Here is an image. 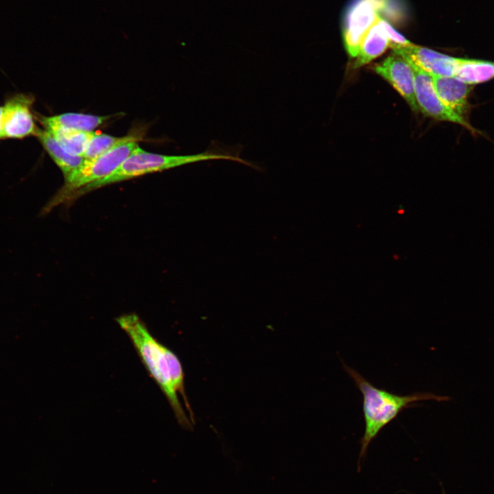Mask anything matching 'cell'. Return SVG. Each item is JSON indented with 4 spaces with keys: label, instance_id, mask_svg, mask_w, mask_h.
<instances>
[{
    "label": "cell",
    "instance_id": "6da1fadb",
    "mask_svg": "<svg viewBox=\"0 0 494 494\" xmlns=\"http://www.w3.org/2000/svg\"><path fill=\"white\" fill-rule=\"evenodd\" d=\"M116 321L130 338L148 372L167 398L178 423L185 429L193 428L178 397V393L182 395L193 421L185 392L184 372L178 357L150 333L137 314L122 315L117 318Z\"/></svg>",
    "mask_w": 494,
    "mask_h": 494
},
{
    "label": "cell",
    "instance_id": "7a4b0ae2",
    "mask_svg": "<svg viewBox=\"0 0 494 494\" xmlns=\"http://www.w3.org/2000/svg\"><path fill=\"white\" fill-rule=\"evenodd\" d=\"M343 368L353 379L362 395V410L364 419V432L360 440V451L357 461V471H360L362 460L365 458L370 443L381 430L392 422L404 410L416 406V402L434 400L446 401L447 396L431 392H414L399 395L375 386L357 370L342 361Z\"/></svg>",
    "mask_w": 494,
    "mask_h": 494
},
{
    "label": "cell",
    "instance_id": "3957f363",
    "mask_svg": "<svg viewBox=\"0 0 494 494\" xmlns=\"http://www.w3.org/2000/svg\"><path fill=\"white\" fill-rule=\"evenodd\" d=\"M211 160H229L247 164L239 154L222 148H212L207 151L190 155H163L142 150L139 145L129 156L110 175L93 182L74 192L69 202L84 193L107 185L124 181L145 174L166 170L184 165Z\"/></svg>",
    "mask_w": 494,
    "mask_h": 494
},
{
    "label": "cell",
    "instance_id": "277c9868",
    "mask_svg": "<svg viewBox=\"0 0 494 494\" xmlns=\"http://www.w3.org/2000/svg\"><path fill=\"white\" fill-rule=\"evenodd\" d=\"M138 145L137 140H134L124 143L95 158H85L83 164L65 178L64 184L44 206L40 214L47 215L58 205L67 203L70 196L76 191L110 175Z\"/></svg>",
    "mask_w": 494,
    "mask_h": 494
},
{
    "label": "cell",
    "instance_id": "5b68a950",
    "mask_svg": "<svg viewBox=\"0 0 494 494\" xmlns=\"http://www.w3.org/2000/svg\"><path fill=\"white\" fill-rule=\"evenodd\" d=\"M389 0H353L344 20V40L348 54L357 57L361 43L376 22L379 12H385Z\"/></svg>",
    "mask_w": 494,
    "mask_h": 494
},
{
    "label": "cell",
    "instance_id": "8992f818",
    "mask_svg": "<svg viewBox=\"0 0 494 494\" xmlns=\"http://www.w3.org/2000/svg\"><path fill=\"white\" fill-rule=\"evenodd\" d=\"M34 98L27 93L10 95L3 106L2 126L4 139H23L36 137L39 128L32 111Z\"/></svg>",
    "mask_w": 494,
    "mask_h": 494
},
{
    "label": "cell",
    "instance_id": "52a82bcc",
    "mask_svg": "<svg viewBox=\"0 0 494 494\" xmlns=\"http://www.w3.org/2000/svg\"><path fill=\"white\" fill-rule=\"evenodd\" d=\"M406 61L413 70L415 98L419 109L424 115L435 119L458 124L472 132H476L466 119L457 115L442 102L436 93L430 74L414 62Z\"/></svg>",
    "mask_w": 494,
    "mask_h": 494
},
{
    "label": "cell",
    "instance_id": "ba28073f",
    "mask_svg": "<svg viewBox=\"0 0 494 494\" xmlns=\"http://www.w3.org/2000/svg\"><path fill=\"white\" fill-rule=\"evenodd\" d=\"M395 54L411 61L430 74L454 77L458 58L416 46L390 45Z\"/></svg>",
    "mask_w": 494,
    "mask_h": 494
},
{
    "label": "cell",
    "instance_id": "9c48e42d",
    "mask_svg": "<svg viewBox=\"0 0 494 494\" xmlns=\"http://www.w3.org/2000/svg\"><path fill=\"white\" fill-rule=\"evenodd\" d=\"M374 69L399 93L412 110H419L415 98L414 73L408 61L393 55L377 64Z\"/></svg>",
    "mask_w": 494,
    "mask_h": 494
},
{
    "label": "cell",
    "instance_id": "30bf717a",
    "mask_svg": "<svg viewBox=\"0 0 494 494\" xmlns=\"http://www.w3.org/2000/svg\"><path fill=\"white\" fill-rule=\"evenodd\" d=\"M430 75L436 93L442 102L457 115L464 118L469 107V84L454 77L434 74Z\"/></svg>",
    "mask_w": 494,
    "mask_h": 494
},
{
    "label": "cell",
    "instance_id": "8fae6325",
    "mask_svg": "<svg viewBox=\"0 0 494 494\" xmlns=\"http://www.w3.org/2000/svg\"><path fill=\"white\" fill-rule=\"evenodd\" d=\"M110 118L109 116H96L82 113H68L51 117L40 115V123L45 130L64 128L83 132H92Z\"/></svg>",
    "mask_w": 494,
    "mask_h": 494
},
{
    "label": "cell",
    "instance_id": "7c38bea8",
    "mask_svg": "<svg viewBox=\"0 0 494 494\" xmlns=\"http://www.w3.org/2000/svg\"><path fill=\"white\" fill-rule=\"evenodd\" d=\"M36 137L50 156L51 159L62 171L67 178L84 162L83 156H75L67 152L46 130L39 128Z\"/></svg>",
    "mask_w": 494,
    "mask_h": 494
},
{
    "label": "cell",
    "instance_id": "4fadbf2b",
    "mask_svg": "<svg viewBox=\"0 0 494 494\" xmlns=\"http://www.w3.org/2000/svg\"><path fill=\"white\" fill-rule=\"evenodd\" d=\"M378 16V18H379ZM378 18L364 38L357 56L354 67L357 68L370 62L382 54L389 47L386 33Z\"/></svg>",
    "mask_w": 494,
    "mask_h": 494
},
{
    "label": "cell",
    "instance_id": "5bb4252c",
    "mask_svg": "<svg viewBox=\"0 0 494 494\" xmlns=\"http://www.w3.org/2000/svg\"><path fill=\"white\" fill-rule=\"evenodd\" d=\"M454 77L469 85L486 82L494 78V62L458 58Z\"/></svg>",
    "mask_w": 494,
    "mask_h": 494
},
{
    "label": "cell",
    "instance_id": "9a60e30c",
    "mask_svg": "<svg viewBox=\"0 0 494 494\" xmlns=\"http://www.w3.org/2000/svg\"><path fill=\"white\" fill-rule=\"evenodd\" d=\"M49 132L58 143L69 154L82 156L93 134V132L53 128Z\"/></svg>",
    "mask_w": 494,
    "mask_h": 494
},
{
    "label": "cell",
    "instance_id": "2e32d148",
    "mask_svg": "<svg viewBox=\"0 0 494 494\" xmlns=\"http://www.w3.org/2000/svg\"><path fill=\"white\" fill-rule=\"evenodd\" d=\"M134 140H137V138L132 135L117 137L106 134L93 132L87 149L82 156L86 159H93L124 143Z\"/></svg>",
    "mask_w": 494,
    "mask_h": 494
},
{
    "label": "cell",
    "instance_id": "e0dca14e",
    "mask_svg": "<svg viewBox=\"0 0 494 494\" xmlns=\"http://www.w3.org/2000/svg\"><path fill=\"white\" fill-rule=\"evenodd\" d=\"M379 22L384 29L390 45H406L411 43L399 34L394 27L386 21L379 16Z\"/></svg>",
    "mask_w": 494,
    "mask_h": 494
},
{
    "label": "cell",
    "instance_id": "ac0fdd59",
    "mask_svg": "<svg viewBox=\"0 0 494 494\" xmlns=\"http://www.w3.org/2000/svg\"><path fill=\"white\" fill-rule=\"evenodd\" d=\"M3 106H0V141L4 140L2 126Z\"/></svg>",
    "mask_w": 494,
    "mask_h": 494
}]
</instances>
